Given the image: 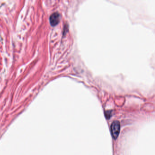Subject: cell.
I'll return each instance as SVG.
<instances>
[{
	"mask_svg": "<svg viewBox=\"0 0 155 155\" xmlns=\"http://www.w3.org/2000/svg\"><path fill=\"white\" fill-rule=\"evenodd\" d=\"M60 15L57 12L53 13L50 16V24L53 26L57 25L60 22Z\"/></svg>",
	"mask_w": 155,
	"mask_h": 155,
	"instance_id": "cell-2",
	"label": "cell"
},
{
	"mask_svg": "<svg viewBox=\"0 0 155 155\" xmlns=\"http://www.w3.org/2000/svg\"><path fill=\"white\" fill-rule=\"evenodd\" d=\"M111 133L114 139H116L119 136L120 130V124L118 121H114L111 125Z\"/></svg>",
	"mask_w": 155,
	"mask_h": 155,
	"instance_id": "cell-1",
	"label": "cell"
},
{
	"mask_svg": "<svg viewBox=\"0 0 155 155\" xmlns=\"http://www.w3.org/2000/svg\"><path fill=\"white\" fill-rule=\"evenodd\" d=\"M105 115L107 119H110L111 116V111H106L105 112Z\"/></svg>",
	"mask_w": 155,
	"mask_h": 155,
	"instance_id": "cell-3",
	"label": "cell"
}]
</instances>
